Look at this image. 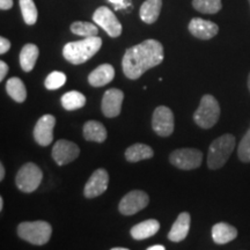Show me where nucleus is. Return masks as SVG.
<instances>
[{
    "label": "nucleus",
    "instance_id": "c85d7f7f",
    "mask_svg": "<svg viewBox=\"0 0 250 250\" xmlns=\"http://www.w3.org/2000/svg\"><path fill=\"white\" fill-rule=\"evenodd\" d=\"M65 83H66V76H65L62 72L55 71V72H51V73L46 77L44 85L46 89L55 90V89L61 88L62 86H64Z\"/></svg>",
    "mask_w": 250,
    "mask_h": 250
},
{
    "label": "nucleus",
    "instance_id": "f3484780",
    "mask_svg": "<svg viewBox=\"0 0 250 250\" xmlns=\"http://www.w3.org/2000/svg\"><path fill=\"white\" fill-rule=\"evenodd\" d=\"M115 77V70L110 64H102L88 76V83L93 87H102L111 83Z\"/></svg>",
    "mask_w": 250,
    "mask_h": 250
},
{
    "label": "nucleus",
    "instance_id": "9b49d317",
    "mask_svg": "<svg viewBox=\"0 0 250 250\" xmlns=\"http://www.w3.org/2000/svg\"><path fill=\"white\" fill-rule=\"evenodd\" d=\"M80 154V148L76 143L61 139L54 145L52 148V158L58 166L68 165L74 161Z\"/></svg>",
    "mask_w": 250,
    "mask_h": 250
},
{
    "label": "nucleus",
    "instance_id": "39448f33",
    "mask_svg": "<svg viewBox=\"0 0 250 250\" xmlns=\"http://www.w3.org/2000/svg\"><path fill=\"white\" fill-rule=\"evenodd\" d=\"M220 117V105L213 95L206 94L201 100L199 107L193 114V121L202 129H211Z\"/></svg>",
    "mask_w": 250,
    "mask_h": 250
},
{
    "label": "nucleus",
    "instance_id": "1a4fd4ad",
    "mask_svg": "<svg viewBox=\"0 0 250 250\" xmlns=\"http://www.w3.org/2000/svg\"><path fill=\"white\" fill-rule=\"evenodd\" d=\"M149 203V197L142 190H133L126 193L118 205V210L124 215H132L144 210Z\"/></svg>",
    "mask_w": 250,
    "mask_h": 250
},
{
    "label": "nucleus",
    "instance_id": "4468645a",
    "mask_svg": "<svg viewBox=\"0 0 250 250\" xmlns=\"http://www.w3.org/2000/svg\"><path fill=\"white\" fill-rule=\"evenodd\" d=\"M124 100V93L121 89L111 88L104 93L102 99V112L109 118L117 117L121 114L122 103Z\"/></svg>",
    "mask_w": 250,
    "mask_h": 250
},
{
    "label": "nucleus",
    "instance_id": "2f4dec72",
    "mask_svg": "<svg viewBox=\"0 0 250 250\" xmlns=\"http://www.w3.org/2000/svg\"><path fill=\"white\" fill-rule=\"evenodd\" d=\"M108 1L111 2L116 9H123V8H126L130 6L127 0H108Z\"/></svg>",
    "mask_w": 250,
    "mask_h": 250
},
{
    "label": "nucleus",
    "instance_id": "c9c22d12",
    "mask_svg": "<svg viewBox=\"0 0 250 250\" xmlns=\"http://www.w3.org/2000/svg\"><path fill=\"white\" fill-rule=\"evenodd\" d=\"M5 179V167L4 165L0 164V181H2Z\"/></svg>",
    "mask_w": 250,
    "mask_h": 250
},
{
    "label": "nucleus",
    "instance_id": "b1692460",
    "mask_svg": "<svg viewBox=\"0 0 250 250\" xmlns=\"http://www.w3.org/2000/svg\"><path fill=\"white\" fill-rule=\"evenodd\" d=\"M6 92L15 102L22 103L26 101L27 90L23 81L18 77H13L8 79L6 83Z\"/></svg>",
    "mask_w": 250,
    "mask_h": 250
},
{
    "label": "nucleus",
    "instance_id": "58836bf2",
    "mask_svg": "<svg viewBox=\"0 0 250 250\" xmlns=\"http://www.w3.org/2000/svg\"><path fill=\"white\" fill-rule=\"evenodd\" d=\"M112 250H127V248H112Z\"/></svg>",
    "mask_w": 250,
    "mask_h": 250
},
{
    "label": "nucleus",
    "instance_id": "aec40b11",
    "mask_svg": "<svg viewBox=\"0 0 250 250\" xmlns=\"http://www.w3.org/2000/svg\"><path fill=\"white\" fill-rule=\"evenodd\" d=\"M83 137L87 142L103 143L107 139V129L101 122L88 121L83 125Z\"/></svg>",
    "mask_w": 250,
    "mask_h": 250
},
{
    "label": "nucleus",
    "instance_id": "4be33fe9",
    "mask_svg": "<svg viewBox=\"0 0 250 250\" xmlns=\"http://www.w3.org/2000/svg\"><path fill=\"white\" fill-rule=\"evenodd\" d=\"M40 50L37 45L28 43L22 48L20 52V65L24 72H30L35 66L37 58H39Z\"/></svg>",
    "mask_w": 250,
    "mask_h": 250
},
{
    "label": "nucleus",
    "instance_id": "393cba45",
    "mask_svg": "<svg viewBox=\"0 0 250 250\" xmlns=\"http://www.w3.org/2000/svg\"><path fill=\"white\" fill-rule=\"evenodd\" d=\"M85 104V95L83 93L77 92V90H71V92L65 93L62 96V105L66 110H77V109L83 108Z\"/></svg>",
    "mask_w": 250,
    "mask_h": 250
},
{
    "label": "nucleus",
    "instance_id": "ddd939ff",
    "mask_svg": "<svg viewBox=\"0 0 250 250\" xmlns=\"http://www.w3.org/2000/svg\"><path fill=\"white\" fill-rule=\"evenodd\" d=\"M109 184V175L105 169H96L87 181L83 193H85L86 198H95L100 195H102L105 190L108 189Z\"/></svg>",
    "mask_w": 250,
    "mask_h": 250
},
{
    "label": "nucleus",
    "instance_id": "f03ea898",
    "mask_svg": "<svg viewBox=\"0 0 250 250\" xmlns=\"http://www.w3.org/2000/svg\"><path fill=\"white\" fill-rule=\"evenodd\" d=\"M102 46V40L99 36L85 37L81 41L70 42L62 48V56L73 65L83 64L98 54Z\"/></svg>",
    "mask_w": 250,
    "mask_h": 250
},
{
    "label": "nucleus",
    "instance_id": "20e7f679",
    "mask_svg": "<svg viewBox=\"0 0 250 250\" xmlns=\"http://www.w3.org/2000/svg\"><path fill=\"white\" fill-rule=\"evenodd\" d=\"M52 227L46 221H26L18 226V235L24 241L36 246H43L51 237Z\"/></svg>",
    "mask_w": 250,
    "mask_h": 250
},
{
    "label": "nucleus",
    "instance_id": "72a5a7b5",
    "mask_svg": "<svg viewBox=\"0 0 250 250\" xmlns=\"http://www.w3.org/2000/svg\"><path fill=\"white\" fill-rule=\"evenodd\" d=\"M13 6V0H0V8L2 11H7Z\"/></svg>",
    "mask_w": 250,
    "mask_h": 250
},
{
    "label": "nucleus",
    "instance_id": "ea45409f",
    "mask_svg": "<svg viewBox=\"0 0 250 250\" xmlns=\"http://www.w3.org/2000/svg\"><path fill=\"white\" fill-rule=\"evenodd\" d=\"M248 1H249V5H250V0H248Z\"/></svg>",
    "mask_w": 250,
    "mask_h": 250
},
{
    "label": "nucleus",
    "instance_id": "4c0bfd02",
    "mask_svg": "<svg viewBox=\"0 0 250 250\" xmlns=\"http://www.w3.org/2000/svg\"><path fill=\"white\" fill-rule=\"evenodd\" d=\"M248 89H249V92H250V73H249V76H248Z\"/></svg>",
    "mask_w": 250,
    "mask_h": 250
},
{
    "label": "nucleus",
    "instance_id": "9d476101",
    "mask_svg": "<svg viewBox=\"0 0 250 250\" xmlns=\"http://www.w3.org/2000/svg\"><path fill=\"white\" fill-rule=\"evenodd\" d=\"M152 127L160 137H168L174 132V114L166 105H160L153 112Z\"/></svg>",
    "mask_w": 250,
    "mask_h": 250
},
{
    "label": "nucleus",
    "instance_id": "7c9ffc66",
    "mask_svg": "<svg viewBox=\"0 0 250 250\" xmlns=\"http://www.w3.org/2000/svg\"><path fill=\"white\" fill-rule=\"evenodd\" d=\"M9 49H11V42L7 39H5V37H1L0 39V54H6Z\"/></svg>",
    "mask_w": 250,
    "mask_h": 250
},
{
    "label": "nucleus",
    "instance_id": "423d86ee",
    "mask_svg": "<svg viewBox=\"0 0 250 250\" xmlns=\"http://www.w3.org/2000/svg\"><path fill=\"white\" fill-rule=\"evenodd\" d=\"M43 179V173L40 167L33 162H28L23 165L18 171L17 177H15V183H17L18 189L20 191L30 193L34 192L37 188L40 187Z\"/></svg>",
    "mask_w": 250,
    "mask_h": 250
},
{
    "label": "nucleus",
    "instance_id": "7ed1b4c3",
    "mask_svg": "<svg viewBox=\"0 0 250 250\" xmlns=\"http://www.w3.org/2000/svg\"><path fill=\"white\" fill-rule=\"evenodd\" d=\"M236 140L232 133H225L214 139L208 147V167L212 170L220 169L230 158L235 148Z\"/></svg>",
    "mask_w": 250,
    "mask_h": 250
},
{
    "label": "nucleus",
    "instance_id": "a211bd4d",
    "mask_svg": "<svg viewBox=\"0 0 250 250\" xmlns=\"http://www.w3.org/2000/svg\"><path fill=\"white\" fill-rule=\"evenodd\" d=\"M236 236V228L227 223H218L212 227V239L217 245H226L235 240Z\"/></svg>",
    "mask_w": 250,
    "mask_h": 250
},
{
    "label": "nucleus",
    "instance_id": "e433bc0d",
    "mask_svg": "<svg viewBox=\"0 0 250 250\" xmlns=\"http://www.w3.org/2000/svg\"><path fill=\"white\" fill-rule=\"evenodd\" d=\"M4 208V199H2V197H0V211Z\"/></svg>",
    "mask_w": 250,
    "mask_h": 250
},
{
    "label": "nucleus",
    "instance_id": "dca6fc26",
    "mask_svg": "<svg viewBox=\"0 0 250 250\" xmlns=\"http://www.w3.org/2000/svg\"><path fill=\"white\" fill-rule=\"evenodd\" d=\"M190 223H191V218L188 212H182L179 214L176 221H175L171 229L168 233V239L173 242H181L188 236L190 230Z\"/></svg>",
    "mask_w": 250,
    "mask_h": 250
},
{
    "label": "nucleus",
    "instance_id": "a878e982",
    "mask_svg": "<svg viewBox=\"0 0 250 250\" xmlns=\"http://www.w3.org/2000/svg\"><path fill=\"white\" fill-rule=\"evenodd\" d=\"M192 6L201 13L215 14L223 7V4L221 0H193Z\"/></svg>",
    "mask_w": 250,
    "mask_h": 250
},
{
    "label": "nucleus",
    "instance_id": "f704fd0d",
    "mask_svg": "<svg viewBox=\"0 0 250 250\" xmlns=\"http://www.w3.org/2000/svg\"><path fill=\"white\" fill-rule=\"evenodd\" d=\"M166 247L161 246V245H155V246H151L148 247L147 250H165Z\"/></svg>",
    "mask_w": 250,
    "mask_h": 250
},
{
    "label": "nucleus",
    "instance_id": "cd10ccee",
    "mask_svg": "<svg viewBox=\"0 0 250 250\" xmlns=\"http://www.w3.org/2000/svg\"><path fill=\"white\" fill-rule=\"evenodd\" d=\"M71 31L76 35L83 37H92L98 36L99 30L98 27L94 23L90 22H83V21H76L71 24Z\"/></svg>",
    "mask_w": 250,
    "mask_h": 250
},
{
    "label": "nucleus",
    "instance_id": "6ab92c4d",
    "mask_svg": "<svg viewBox=\"0 0 250 250\" xmlns=\"http://www.w3.org/2000/svg\"><path fill=\"white\" fill-rule=\"evenodd\" d=\"M160 229V223L155 219H148V220L143 221L136 226L131 228V236L134 240H145L148 239L153 235H155L156 233Z\"/></svg>",
    "mask_w": 250,
    "mask_h": 250
},
{
    "label": "nucleus",
    "instance_id": "c756f323",
    "mask_svg": "<svg viewBox=\"0 0 250 250\" xmlns=\"http://www.w3.org/2000/svg\"><path fill=\"white\" fill-rule=\"evenodd\" d=\"M237 156L245 164H250V129L243 136L237 147Z\"/></svg>",
    "mask_w": 250,
    "mask_h": 250
},
{
    "label": "nucleus",
    "instance_id": "5701e85b",
    "mask_svg": "<svg viewBox=\"0 0 250 250\" xmlns=\"http://www.w3.org/2000/svg\"><path fill=\"white\" fill-rule=\"evenodd\" d=\"M154 155L153 149L145 144H134L125 151V159L129 162H139L146 159H151Z\"/></svg>",
    "mask_w": 250,
    "mask_h": 250
},
{
    "label": "nucleus",
    "instance_id": "412c9836",
    "mask_svg": "<svg viewBox=\"0 0 250 250\" xmlns=\"http://www.w3.org/2000/svg\"><path fill=\"white\" fill-rule=\"evenodd\" d=\"M161 8L162 0H146L140 7V19L145 23H154L159 19Z\"/></svg>",
    "mask_w": 250,
    "mask_h": 250
},
{
    "label": "nucleus",
    "instance_id": "473e14b6",
    "mask_svg": "<svg viewBox=\"0 0 250 250\" xmlns=\"http://www.w3.org/2000/svg\"><path fill=\"white\" fill-rule=\"evenodd\" d=\"M8 73V65L4 61L0 62V81L5 79L6 74Z\"/></svg>",
    "mask_w": 250,
    "mask_h": 250
},
{
    "label": "nucleus",
    "instance_id": "0eeeda50",
    "mask_svg": "<svg viewBox=\"0 0 250 250\" xmlns=\"http://www.w3.org/2000/svg\"><path fill=\"white\" fill-rule=\"evenodd\" d=\"M170 164L182 170H191L201 167L203 161L202 151L196 148H180L171 153Z\"/></svg>",
    "mask_w": 250,
    "mask_h": 250
},
{
    "label": "nucleus",
    "instance_id": "f8f14e48",
    "mask_svg": "<svg viewBox=\"0 0 250 250\" xmlns=\"http://www.w3.org/2000/svg\"><path fill=\"white\" fill-rule=\"evenodd\" d=\"M56 118L52 115H44L37 121L34 127V139L41 146H48L54 140V127Z\"/></svg>",
    "mask_w": 250,
    "mask_h": 250
},
{
    "label": "nucleus",
    "instance_id": "f257e3e1",
    "mask_svg": "<svg viewBox=\"0 0 250 250\" xmlns=\"http://www.w3.org/2000/svg\"><path fill=\"white\" fill-rule=\"evenodd\" d=\"M164 46L156 40H146L125 51L122 66L125 77L137 80L149 68L164 61Z\"/></svg>",
    "mask_w": 250,
    "mask_h": 250
},
{
    "label": "nucleus",
    "instance_id": "2eb2a0df",
    "mask_svg": "<svg viewBox=\"0 0 250 250\" xmlns=\"http://www.w3.org/2000/svg\"><path fill=\"white\" fill-rule=\"evenodd\" d=\"M189 31L199 40H211L219 33L218 24L201 18H193L189 23Z\"/></svg>",
    "mask_w": 250,
    "mask_h": 250
},
{
    "label": "nucleus",
    "instance_id": "bb28decb",
    "mask_svg": "<svg viewBox=\"0 0 250 250\" xmlns=\"http://www.w3.org/2000/svg\"><path fill=\"white\" fill-rule=\"evenodd\" d=\"M20 7L24 22L29 26L35 24L39 13H37V8L34 0H20Z\"/></svg>",
    "mask_w": 250,
    "mask_h": 250
},
{
    "label": "nucleus",
    "instance_id": "6e6552de",
    "mask_svg": "<svg viewBox=\"0 0 250 250\" xmlns=\"http://www.w3.org/2000/svg\"><path fill=\"white\" fill-rule=\"evenodd\" d=\"M93 21L102 28L110 37H118L122 34V24L116 15L107 6H101L94 12Z\"/></svg>",
    "mask_w": 250,
    "mask_h": 250
}]
</instances>
